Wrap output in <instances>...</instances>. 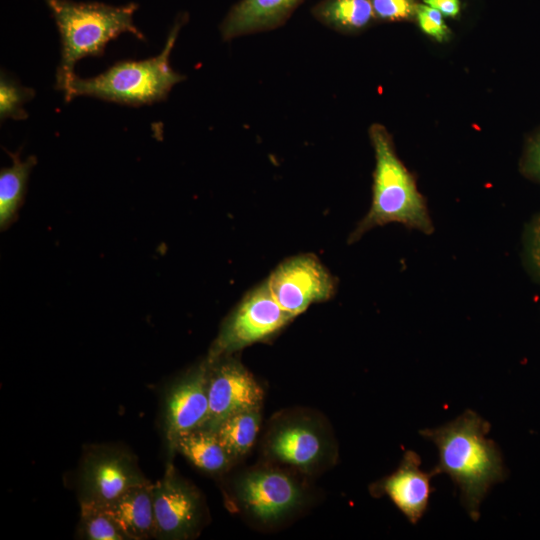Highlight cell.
<instances>
[{"mask_svg":"<svg viewBox=\"0 0 540 540\" xmlns=\"http://www.w3.org/2000/svg\"><path fill=\"white\" fill-rule=\"evenodd\" d=\"M150 483L137 458L129 450L115 445L87 449L77 473L80 504L103 506L126 490Z\"/></svg>","mask_w":540,"mask_h":540,"instance_id":"6","label":"cell"},{"mask_svg":"<svg viewBox=\"0 0 540 540\" xmlns=\"http://www.w3.org/2000/svg\"><path fill=\"white\" fill-rule=\"evenodd\" d=\"M293 318L277 303L265 281L249 291L224 320L207 359L230 355L262 341Z\"/></svg>","mask_w":540,"mask_h":540,"instance_id":"5","label":"cell"},{"mask_svg":"<svg viewBox=\"0 0 540 540\" xmlns=\"http://www.w3.org/2000/svg\"><path fill=\"white\" fill-rule=\"evenodd\" d=\"M61 40V60L56 73V88L63 92L75 75L74 66L83 57L102 56L106 44L129 32L144 40L134 25L138 4L113 6L100 2L46 0Z\"/></svg>","mask_w":540,"mask_h":540,"instance_id":"3","label":"cell"},{"mask_svg":"<svg viewBox=\"0 0 540 540\" xmlns=\"http://www.w3.org/2000/svg\"><path fill=\"white\" fill-rule=\"evenodd\" d=\"M323 440L314 426L304 422H292L278 427L272 433L268 448L280 461L309 469L323 457Z\"/></svg>","mask_w":540,"mask_h":540,"instance_id":"15","label":"cell"},{"mask_svg":"<svg viewBox=\"0 0 540 540\" xmlns=\"http://www.w3.org/2000/svg\"><path fill=\"white\" fill-rule=\"evenodd\" d=\"M77 536L85 540H128L125 533L102 506L80 504Z\"/></svg>","mask_w":540,"mask_h":540,"instance_id":"20","label":"cell"},{"mask_svg":"<svg viewBox=\"0 0 540 540\" xmlns=\"http://www.w3.org/2000/svg\"><path fill=\"white\" fill-rule=\"evenodd\" d=\"M418 453L408 450L398 468L380 481L377 488L389 497L397 509L413 525L426 513L432 494L433 472L420 468Z\"/></svg>","mask_w":540,"mask_h":540,"instance_id":"12","label":"cell"},{"mask_svg":"<svg viewBox=\"0 0 540 540\" xmlns=\"http://www.w3.org/2000/svg\"><path fill=\"white\" fill-rule=\"evenodd\" d=\"M12 165L0 172V225L5 229L14 219L20 208L27 186L28 177L37 160L30 156L25 161L17 153H10Z\"/></svg>","mask_w":540,"mask_h":540,"instance_id":"18","label":"cell"},{"mask_svg":"<svg viewBox=\"0 0 540 540\" xmlns=\"http://www.w3.org/2000/svg\"><path fill=\"white\" fill-rule=\"evenodd\" d=\"M369 136L375 153L372 202L349 242H356L372 228L388 223H400L431 234L434 226L425 198L418 191L414 176L396 154L389 132L384 126L373 124Z\"/></svg>","mask_w":540,"mask_h":540,"instance_id":"2","label":"cell"},{"mask_svg":"<svg viewBox=\"0 0 540 540\" xmlns=\"http://www.w3.org/2000/svg\"><path fill=\"white\" fill-rule=\"evenodd\" d=\"M266 282L277 303L293 317L315 302L330 299L336 289L333 276L312 254L286 259Z\"/></svg>","mask_w":540,"mask_h":540,"instance_id":"8","label":"cell"},{"mask_svg":"<svg viewBox=\"0 0 540 540\" xmlns=\"http://www.w3.org/2000/svg\"><path fill=\"white\" fill-rule=\"evenodd\" d=\"M206 361L209 408L201 427L215 431L231 415L260 408L263 391L237 359L225 355Z\"/></svg>","mask_w":540,"mask_h":540,"instance_id":"9","label":"cell"},{"mask_svg":"<svg viewBox=\"0 0 540 540\" xmlns=\"http://www.w3.org/2000/svg\"><path fill=\"white\" fill-rule=\"evenodd\" d=\"M423 3L450 18H456L461 12L460 0H423Z\"/></svg>","mask_w":540,"mask_h":540,"instance_id":"26","label":"cell"},{"mask_svg":"<svg viewBox=\"0 0 540 540\" xmlns=\"http://www.w3.org/2000/svg\"><path fill=\"white\" fill-rule=\"evenodd\" d=\"M35 91L24 87L6 74L1 73L0 80V117L1 120L12 118L21 120L28 114L23 109L24 103L32 99Z\"/></svg>","mask_w":540,"mask_h":540,"instance_id":"21","label":"cell"},{"mask_svg":"<svg viewBox=\"0 0 540 540\" xmlns=\"http://www.w3.org/2000/svg\"><path fill=\"white\" fill-rule=\"evenodd\" d=\"M415 21L421 31L438 42H446L451 38V31L443 19V14L426 5L419 4Z\"/></svg>","mask_w":540,"mask_h":540,"instance_id":"24","label":"cell"},{"mask_svg":"<svg viewBox=\"0 0 540 540\" xmlns=\"http://www.w3.org/2000/svg\"><path fill=\"white\" fill-rule=\"evenodd\" d=\"M186 20L187 14L176 19L163 50L155 57L117 62L92 78H80L75 74L63 90L65 100L84 95L130 106L164 100L172 87L185 79L172 69L169 56Z\"/></svg>","mask_w":540,"mask_h":540,"instance_id":"4","label":"cell"},{"mask_svg":"<svg viewBox=\"0 0 540 540\" xmlns=\"http://www.w3.org/2000/svg\"><path fill=\"white\" fill-rule=\"evenodd\" d=\"M304 0H240L220 25L223 40L282 26Z\"/></svg>","mask_w":540,"mask_h":540,"instance_id":"13","label":"cell"},{"mask_svg":"<svg viewBox=\"0 0 540 540\" xmlns=\"http://www.w3.org/2000/svg\"><path fill=\"white\" fill-rule=\"evenodd\" d=\"M152 498L156 539L183 540L196 534L203 517L201 496L171 460L163 477L152 485Z\"/></svg>","mask_w":540,"mask_h":540,"instance_id":"7","label":"cell"},{"mask_svg":"<svg viewBox=\"0 0 540 540\" xmlns=\"http://www.w3.org/2000/svg\"><path fill=\"white\" fill-rule=\"evenodd\" d=\"M236 496L246 512L262 523L277 522L302 502L297 482L273 469L255 470L242 475L235 485Z\"/></svg>","mask_w":540,"mask_h":540,"instance_id":"10","label":"cell"},{"mask_svg":"<svg viewBox=\"0 0 540 540\" xmlns=\"http://www.w3.org/2000/svg\"><path fill=\"white\" fill-rule=\"evenodd\" d=\"M311 13L323 25L343 34H357L376 21L371 0H321Z\"/></svg>","mask_w":540,"mask_h":540,"instance_id":"17","label":"cell"},{"mask_svg":"<svg viewBox=\"0 0 540 540\" xmlns=\"http://www.w3.org/2000/svg\"><path fill=\"white\" fill-rule=\"evenodd\" d=\"M520 170L527 178L540 183V129L526 141Z\"/></svg>","mask_w":540,"mask_h":540,"instance_id":"25","label":"cell"},{"mask_svg":"<svg viewBox=\"0 0 540 540\" xmlns=\"http://www.w3.org/2000/svg\"><path fill=\"white\" fill-rule=\"evenodd\" d=\"M523 255L529 274L540 284V213L533 217L524 231Z\"/></svg>","mask_w":540,"mask_h":540,"instance_id":"23","label":"cell"},{"mask_svg":"<svg viewBox=\"0 0 540 540\" xmlns=\"http://www.w3.org/2000/svg\"><path fill=\"white\" fill-rule=\"evenodd\" d=\"M175 452L182 454L191 464L203 472H225L233 459L221 444L216 431L199 427L180 435Z\"/></svg>","mask_w":540,"mask_h":540,"instance_id":"16","label":"cell"},{"mask_svg":"<svg viewBox=\"0 0 540 540\" xmlns=\"http://www.w3.org/2000/svg\"><path fill=\"white\" fill-rule=\"evenodd\" d=\"M490 428L488 421L468 409L444 425L419 432L438 451L433 474L444 473L452 480L473 521L480 518L481 504L492 487L508 475L500 448L487 438Z\"/></svg>","mask_w":540,"mask_h":540,"instance_id":"1","label":"cell"},{"mask_svg":"<svg viewBox=\"0 0 540 540\" xmlns=\"http://www.w3.org/2000/svg\"><path fill=\"white\" fill-rule=\"evenodd\" d=\"M376 21L402 22L415 20L417 0H371Z\"/></svg>","mask_w":540,"mask_h":540,"instance_id":"22","label":"cell"},{"mask_svg":"<svg viewBox=\"0 0 540 540\" xmlns=\"http://www.w3.org/2000/svg\"><path fill=\"white\" fill-rule=\"evenodd\" d=\"M207 361L190 369L166 390L163 430L171 458L177 438L201 427L208 415Z\"/></svg>","mask_w":540,"mask_h":540,"instance_id":"11","label":"cell"},{"mask_svg":"<svg viewBox=\"0 0 540 540\" xmlns=\"http://www.w3.org/2000/svg\"><path fill=\"white\" fill-rule=\"evenodd\" d=\"M259 425V408H253L231 415L215 431L221 444L234 460L250 450L257 437Z\"/></svg>","mask_w":540,"mask_h":540,"instance_id":"19","label":"cell"},{"mask_svg":"<svg viewBox=\"0 0 540 540\" xmlns=\"http://www.w3.org/2000/svg\"><path fill=\"white\" fill-rule=\"evenodd\" d=\"M152 485L132 487L102 506L128 540L155 538Z\"/></svg>","mask_w":540,"mask_h":540,"instance_id":"14","label":"cell"}]
</instances>
